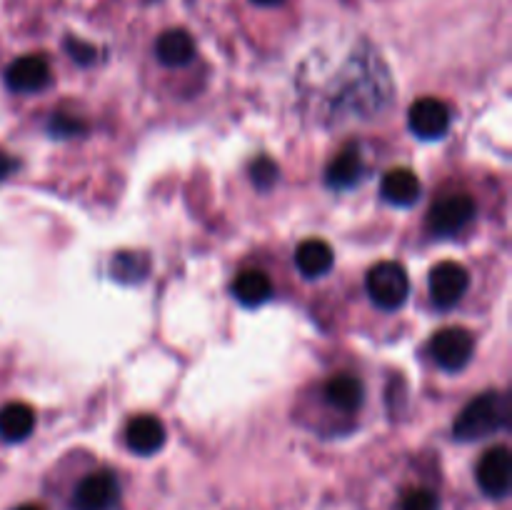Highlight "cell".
I'll use <instances>...</instances> for the list:
<instances>
[{
    "mask_svg": "<svg viewBox=\"0 0 512 510\" xmlns=\"http://www.w3.org/2000/svg\"><path fill=\"white\" fill-rule=\"evenodd\" d=\"M250 180H253V185L258 190L273 188V185L278 183V165H275V160L265 158V155L255 158L253 163H250Z\"/></svg>",
    "mask_w": 512,
    "mask_h": 510,
    "instance_id": "d6986e66",
    "label": "cell"
},
{
    "mask_svg": "<svg viewBox=\"0 0 512 510\" xmlns=\"http://www.w3.org/2000/svg\"><path fill=\"white\" fill-rule=\"evenodd\" d=\"M150 270V260L143 253H120L115 255V260L110 263V273L115 280H123V283H138L145 280Z\"/></svg>",
    "mask_w": 512,
    "mask_h": 510,
    "instance_id": "ac0fdd59",
    "label": "cell"
},
{
    "mask_svg": "<svg viewBox=\"0 0 512 510\" xmlns=\"http://www.w3.org/2000/svg\"><path fill=\"white\" fill-rule=\"evenodd\" d=\"M53 80L50 65L43 55H23L5 68V85L13 93H40Z\"/></svg>",
    "mask_w": 512,
    "mask_h": 510,
    "instance_id": "9c48e42d",
    "label": "cell"
},
{
    "mask_svg": "<svg viewBox=\"0 0 512 510\" xmlns=\"http://www.w3.org/2000/svg\"><path fill=\"white\" fill-rule=\"evenodd\" d=\"M478 485L488 498L500 500L510 493L512 485V455L505 445H495L480 458Z\"/></svg>",
    "mask_w": 512,
    "mask_h": 510,
    "instance_id": "52a82bcc",
    "label": "cell"
},
{
    "mask_svg": "<svg viewBox=\"0 0 512 510\" xmlns=\"http://www.w3.org/2000/svg\"><path fill=\"white\" fill-rule=\"evenodd\" d=\"M363 168L365 163L358 145H345V148L330 160L328 168H325V180H328L330 188L348 190L360 183V178H363Z\"/></svg>",
    "mask_w": 512,
    "mask_h": 510,
    "instance_id": "8fae6325",
    "label": "cell"
},
{
    "mask_svg": "<svg viewBox=\"0 0 512 510\" xmlns=\"http://www.w3.org/2000/svg\"><path fill=\"white\" fill-rule=\"evenodd\" d=\"M408 125L420 140H438L450 128V108L438 98H420L410 105Z\"/></svg>",
    "mask_w": 512,
    "mask_h": 510,
    "instance_id": "ba28073f",
    "label": "cell"
},
{
    "mask_svg": "<svg viewBox=\"0 0 512 510\" xmlns=\"http://www.w3.org/2000/svg\"><path fill=\"white\" fill-rule=\"evenodd\" d=\"M475 353V338L465 328H443L430 340V355L448 373H458L470 363Z\"/></svg>",
    "mask_w": 512,
    "mask_h": 510,
    "instance_id": "3957f363",
    "label": "cell"
},
{
    "mask_svg": "<svg viewBox=\"0 0 512 510\" xmlns=\"http://www.w3.org/2000/svg\"><path fill=\"white\" fill-rule=\"evenodd\" d=\"M253 3H258V5H280L283 0H253Z\"/></svg>",
    "mask_w": 512,
    "mask_h": 510,
    "instance_id": "603a6c76",
    "label": "cell"
},
{
    "mask_svg": "<svg viewBox=\"0 0 512 510\" xmlns=\"http://www.w3.org/2000/svg\"><path fill=\"white\" fill-rule=\"evenodd\" d=\"M233 295L245 308H258L273 298V283L263 270H240L233 280Z\"/></svg>",
    "mask_w": 512,
    "mask_h": 510,
    "instance_id": "2e32d148",
    "label": "cell"
},
{
    "mask_svg": "<svg viewBox=\"0 0 512 510\" xmlns=\"http://www.w3.org/2000/svg\"><path fill=\"white\" fill-rule=\"evenodd\" d=\"M125 443L138 455H155L165 445V425L155 415H135L125 428Z\"/></svg>",
    "mask_w": 512,
    "mask_h": 510,
    "instance_id": "30bf717a",
    "label": "cell"
},
{
    "mask_svg": "<svg viewBox=\"0 0 512 510\" xmlns=\"http://www.w3.org/2000/svg\"><path fill=\"white\" fill-rule=\"evenodd\" d=\"M15 510H43V508H38V505L28 503V505H20V508H15Z\"/></svg>",
    "mask_w": 512,
    "mask_h": 510,
    "instance_id": "cb8c5ba5",
    "label": "cell"
},
{
    "mask_svg": "<svg viewBox=\"0 0 512 510\" xmlns=\"http://www.w3.org/2000/svg\"><path fill=\"white\" fill-rule=\"evenodd\" d=\"M120 498L118 478L108 470L85 475L73 493V510H113Z\"/></svg>",
    "mask_w": 512,
    "mask_h": 510,
    "instance_id": "8992f818",
    "label": "cell"
},
{
    "mask_svg": "<svg viewBox=\"0 0 512 510\" xmlns=\"http://www.w3.org/2000/svg\"><path fill=\"white\" fill-rule=\"evenodd\" d=\"M333 263V248L320 238L303 240L298 250H295V265H298V270L305 278H320V275H325L333 268Z\"/></svg>",
    "mask_w": 512,
    "mask_h": 510,
    "instance_id": "9a60e30c",
    "label": "cell"
},
{
    "mask_svg": "<svg viewBox=\"0 0 512 510\" xmlns=\"http://www.w3.org/2000/svg\"><path fill=\"white\" fill-rule=\"evenodd\" d=\"M323 395L328 400V405H333L340 413H355L363 405L365 388L360 383V378H355V375L338 373L325 383Z\"/></svg>",
    "mask_w": 512,
    "mask_h": 510,
    "instance_id": "5bb4252c",
    "label": "cell"
},
{
    "mask_svg": "<svg viewBox=\"0 0 512 510\" xmlns=\"http://www.w3.org/2000/svg\"><path fill=\"white\" fill-rule=\"evenodd\" d=\"M15 168H18V163H15L8 153H3V150H0V183H3V180H8L10 175H13Z\"/></svg>",
    "mask_w": 512,
    "mask_h": 510,
    "instance_id": "7402d4cb",
    "label": "cell"
},
{
    "mask_svg": "<svg viewBox=\"0 0 512 510\" xmlns=\"http://www.w3.org/2000/svg\"><path fill=\"white\" fill-rule=\"evenodd\" d=\"M35 428V410L25 403H8L0 408V438L5 443H20Z\"/></svg>",
    "mask_w": 512,
    "mask_h": 510,
    "instance_id": "e0dca14e",
    "label": "cell"
},
{
    "mask_svg": "<svg viewBox=\"0 0 512 510\" xmlns=\"http://www.w3.org/2000/svg\"><path fill=\"white\" fill-rule=\"evenodd\" d=\"M155 55L168 68H183L195 58V40L190 38L188 30L173 28L165 30L158 40H155Z\"/></svg>",
    "mask_w": 512,
    "mask_h": 510,
    "instance_id": "4fadbf2b",
    "label": "cell"
},
{
    "mask_svg": "<svg viewBox=\"0 0 512 510\" xmlns=\"http://www.w3.org/2000/svg\"><path fill=\"white\" fill-rule=\"evenodd\" d=\"M508 423V400L505 395L488 390V393L478 395L475 400H470L463 408V413L458 415L453 425V435L458 440H483L488 435H493L495 430H500Z\"/></svg>",
    "mask_w": 512,
    "mask_h": 510,
    "instance_id": "6da1fadb",
    "label": "cell"
},
{
    "mask_svg": "<svg viewBox=\"0 0 512 510\" xmlns=\"http://www.w3.org/2000/svg\"><path fill=\"white\" fill-rule=\"evenodd\" d=\"M475 200L468 193L443 195L430 205L428 225L435 235H455L473 220Z\"/></svg>",
    "mask_w": 512,
    "mask_h": 510,
    "instance_id": "5b68a950",
    "label": "cell"
},
{
    "mask_svg": "<svg viewBox=\"0 0 512 510\" xmlns=\"http://www.w3.org/2000/svg\"><path fill=\"white\" fill-rule=\"evenodd\" d=\"M428 285L430 300H433L435 308L448 310L453 305H458L463 300V295L468 293L470 273L465 265L455 263V260H443V263H438L430 270Z\"/></svg>",
    "mask_w": 512,
    "mask_h": 510,
    "instance_id": "277c9868",
    "label": "cell"
},
{
    "mask_svg": "<svg viewBox=\"0 0 512 510\" xmlns=\"http://www.w3.org/2000/svg\"><path fill=\"white\" fill-rule=\"evenodd\" d=\"M365 288H368L370 300L383 310H398L405 305L410 295V278L408 270L395 260H383V263L373 265L365 278Z\"/></svg>",
    "mask_w": 512,
    "mask_h": 510,
    "instance_id": "7a4b0ae2",
    "label": "cell"
},
{
    "mask_svg": "<svg viewBox=\"0 0 512 510\" xmlns=\"http://www.w3.org/2000/svg\"><path fill=\"white\" fill-rule=\"evenodd\" d=\"M440 500L433 490L428 488H413L405 493L403 498V510H438Z\"/></svg>",
    "mask_w": 512,
    "mask_h": 510,
    "instance_id": "ffe728a7",
    "label": "cell"
},
{
    "mask_svg": "<svg viewBox=\"0 0 512 510\" xmlns=\"http://www.w3.org/2000/svg\"><path fill=\"white\" fill-rule=\"evenodd\" d=\"M380 195L385 203L398 205V208H410L420 198V180L413 170L393 168L383 175L380 183Z\"/></svg>",
    "mask_w": 512,
    "mask_h": 510,
    "instance_id": "7c38bea8",
    "label": "cell"
},
{
    "mask_svg": "<svg viewBox=\"0 0 512 510\" xmlns=\"http://www.w3.org/2000/svg\"><path fill=\"white\" fill-rule=\"evenodd\" d=\"M78 130H83V125H78V120L75 118H63V115H58V118L50 123V133L73 135V133H78Z\"/></svg>",
    "mask_w": 512,
    "mask_h": 510,
    "instance_id": "44dd1931",
    "label": "cell"
}]
</instances>
